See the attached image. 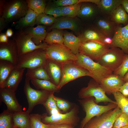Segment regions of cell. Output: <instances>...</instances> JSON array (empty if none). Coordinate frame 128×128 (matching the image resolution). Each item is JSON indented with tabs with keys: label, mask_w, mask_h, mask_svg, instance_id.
Instances as JSON below:
<instances>
[{
	"label": "cell",
	"mask_w": 128,
	"mask_h": 128,
	"mask_svg": "<svg viewBox=\"0 0 128 128\" xmlns=\"http://www.w3.org/2000/svg\"><path fill=\"white\" fill-rule=\"evenodd\" d=\"M76 55L77 59L75 63L88 70L91 77L100 84L104 78L113 73L112 71L85 55L79 53Z\"/></svg>",
	"instance_id": "1"
},
{
	"label": "cell",
	"mask_w": 128,
	"mask_h": 128,
	"mask_svg": "<svg viewBox=\"0 0 128 128\" xmlns=\"http://www.w3.org/2000/svg\"><path fill=\"white\" fill-rule=\"evenodd\" d=\"M78 101L86 114V116L81 122L80 128H83L93 117L114 109L117 106V104L112 103H109L106 105H98L96 103L94 97L82 99Z\"/></svg>",
	"instance_id": "2"
},
{
	"label": "cell",
	"mask_w": 128,
	"mask_h": 128,
	"mask_svg": "<svg viewBox=\"0 0 128 128\" xmlns=\"http://www.w3.org/2000/svg\"><path fill=\"white\" fill-rule=\"evenodd\" d=\"M29 9L26 0L5 1L0 17L3 18L7 23H13L24 16Z\"/></svg>",
	"instance_id": "3"
},
{
	"label": "cell",
	"mask_w": 128,
	"mask_h": 128,
	"mask_svg": "<svg viewBox=\"0 0 128 128\" xmlns=\"http://www.w3.org/2000/svg\"><path fill=\"white\" fill-rule=\"evenodd\" d=\"M48 59L45 50L39 49L19 56L17 67L33 69L44 66Z\"/></svg>",
	"instance_id": "4"
},
{
	"label": "cell",
	"mask_w": 128,
	"mask_h": 128,
	"mask_svg": "<svg viewBox=\"0 0 128 128\" xmlns=\"http://www.w3.org/2000/svg\"><path fill=\"white\" fill-rule=\"evenodd\" d=\"M79 112L78 106L75 105L69 112L65 114H59L48 116L46 113L42 115L41 121L47 125L67 124L74 127L79 121L78 114Z\"/></svg>",
	"instance_id": "5"
},
{
	"label": "cell",
	"mask_w": 128,
	"mask_h": 128,
	"mask_svg": "<svg viewBox=\"0 0 128 128\" xmlns=\"http://www.w3.org/2000/svg\"><path fill=\"white\" fill-rule=\"evenodd\" d=\"M44 50L48 58L62 64L69 62H74L77 59L76 55L73 53L64 44L48 45Z\"/></svg>",
	"instance_id": "6"
},
{
	"label": "cell",
	"mask_w": 128,
	"mask_h": 128,
	"mask_svg": "<svg viewBox=\"0 0 128 128\" xmlns=\"http://www.w3.org/2000/svg\"><path fill=\"white\" fill-rule=\"evenodd\" d=\"M106 94L100 84L92 79L90 80L87 87L80 90L78 93V96L81 99L94 97L97 104L101 102L106 104L109 102L116 104V101L111 100Z\"/></svg>",
	"instance_id": "7"
},
{
	"label": "cell",
	"mask_w": 128,
	"mask_h": 128,
	"mask_svg": "<svg viewBox=\"0 0 128 128\" xmlns=\"http://www.w3.org/2000/svg\"><path fill=\"white\" fill-rule=\"evenodd\" d=\"M13 39L16 43L19 56L37 49H44L48 45L44 42L39 45H36L31 36L23 30H18L14 35Z\"/></svg>",
	"instance_id": "8"
},
{
	"label": "cell",
	"mask_w": 128,
	"mask_h": 128,
	"mask_svg": "<svg viewBox=\"0 0 128 128\" xmlns=\"http://www.w3.org/2000/svg\"><path fill=\"white\" fill-rule=\"evenodd\" d=\"M122 113L118 106L91 119L83 128H112L117 118Z\"/></svg>",
	"instance_id": "9"
},
{
	"label": "cell",
	"mask_w": 128,
	"mask_h": 128,
	"mask_svg": "<svg viewBox=\"0 0 128 128\" xmlns=\"http://www.w3.org/2000/svg\"><path fill=\"white\" fill-rule=\"evenodd\" d=\"M126 54L119 48H110L95 61L113 72L121 64Z\"/></svg>",
	"instance_id": "10"
},
{
	"label": "cell",
	"mask_w": 128,
	"mask_h": 128,
	"mask_svg": "<svg viewBox=\"0 0 128 128\" xmlns=\"http://www.w3.org/2000/svg\"><path fill=\"white\" fill-rule=\"evenodd\" d=\"M30 81L29 79L26 78L24 87V92L28 103V107L27 111L29 114L37 105H43L51 92L44 90H39L33 89L30 85Z\"/></svg>",
	"instance_id": "11"
},
{
	"label": "cell",
	"mask_w": 128,
	"mask_h": 128,
	"mask_svg": "<svg viewBox=\"0 0 128 128\" xmlns=\"http://www.w3.org/2000/svg\"><path fill=\"white\" fill-rule=\"evenodd\" d=\"M62 75L58 87L60 89L69 82L82 76L91 77L89 72L78 65L74 62L67 63L62 64Z\"/></svg>",
	"instance_id": "12"
},
{
	"label": "cell",
	"mask_w": 128,
	"mask_h": 128,
	"mask_svg": "<svg viewBox=\"0 0 128 128\" xmlns=\"http://www.w3.org/2000/svg\"><path fill=\"white\" fill-rule=\"evenodd\" d=\"M110 48L108 45L100 42L87 41L81 43L79 53L96 61L99 59Z\"/></svg>",
	"instance_id": "13"
},
{
	"label": "cell",
	"mask_w": 128,
	"mask_h": 128,
	"mask_svg": "<svg viewBox=\"0 0 128 128\" xmlns=\"http://www.w3.org/2000/svg\"><path fill=\"white\" fill-rule=\"evenodd\" d=\"M18 57L17 46L13 39L0 43V60L9 61L16 66Z\"/></svg>",
	"instance_id": "14"
},
{
	"label": "cell",
	"mask_w": 128,
	"mask_h": 128,
	"mask_svg": "<svg viewBox=\"0 0 128 128\" xmlns=\"http://www.w3.org/2000/svg\"><path fill=\"white\" fill-rule=\"evenodd\" d=\"M0 97L1 101L6 105L7 110L12 113L22 111V106L17 100L15 92L5 88H0Z\"/></svg>",
	"instance_id": "15"
},
{
	"label": "cell",
	"mask_w": 128,
	"mask_h": 128,
	"mask_svg": "<svg viewBox=\"0 0 128 128\" xmlns=\"http://www.w3.org/2000/svg\"><path fill=\"white\" fill-rule=\"evenodd\" d=\"M120 48L125 54H128V24L124 26H119L112 38L110 48Z\"/></svg>",
	"instance_id": "16"
},
{
	"label": "cell",
	"mask_w": 128,
	"mask_h": 128,
	"mask_svg": "<svg viewBox=\"0 0 128 128\" xmlns=\"http://www.w3.org/2000/svg\"><path fill=\"white\" fill-rule=\"evenodd\" d=\"M125 83L123 78L113 73L104 78L100 84L105 93L110 95L119 91Z\"/></svg>",
	"instance_id": "17"
},
{
	"label": "cell",
	"mask_w": 128,
	"mask_h": 128,
	"mask_svg": "<svg viewBox=\"0 0 128 128\" xmlns=\"http://www.w3.org/2000/svg\"><path fill=\"white\" fill-rule=\"evenodd\" d=\"M50 81L58 86L62 75V64L48 58L44 65Z\"/></svg>",
	"instance_id": "18"
},
{
	"label": "cell",
	"mask_w": 128,
	"mask_h": 128,
	"mask_svg": "<svg viewBox=\"0 0 128 128\" xmlns=\"http://www.w3.org/2000/svg\"><path fill=\"white\" fill-rule=\"evenodd\" d=\"M122 0H90V2L95 4L98 8L99 12L104 17L110 19L114 11L121 4Z\"/></svg>",
	"instance_id": "19"
},
{
	"label": "cell",
	"mask_w": 128,
	"mask_h": 128,
	"mask_svg": "<svg viewBox=\"0 0 128 128\" xmlns=\"http://www.w3.org/2000/svg\"><path fill=\"white\" fill-rule=\"evenodd\" d=\"M96 25L97 29L106 37L111 38L119 27L110 19L104 17L98 18Z\"/></svg>",
	"instance_id": "20"
},
{
	"label": "cell",
	"mask_w": 128,
	"mask_h": 128,
	"mask_svg": "<svg viewBox=\"0 0 128 128\" xmlns=\"http://www.w3.org/2000/svg\"><path fill=\"white\" fill-rule=\"evenodd\" d=\"M25 69V68L16 67L7 79L5 88L15 92L22 80Z\"/></svg>",
	"instance_id": "21"
},
{
	"label": "cell",
	"mask_w": 128,
	"mask_h": 128,
	"mask_svg": "<svg viewBox=\"0 0 128 128\" xmlns=\"http://www.w3.org/2000/svg\"><path fill=\"white\" fill-rule=\"evenodd\" d=\"M38 14L29 8L26 14L17 21L13 23V26L17 30H23L27 28L33 27Z\"/></svg>",
	"instance_id": "22"
},
{
	"label": "cell",
	"mask_w": 128,
	"mask_h": 128,
	"mask_svg": "<svg viewBox=\"0 0 128 128\" xmlns=\"http://www.w3.org/2000/svg\"><path fill=\"white\" fill-rule=\"evenodd\" d=\"M46 26L38 25L35 27L27 28L23 31L29 35L32 38L33 42L37 45H39L44 41L47 34Z\"/></svg>",
	"instance_id": "23"
},
{
	"label": "cell",
	"mask_w": 128,
	"mask_h": 128,
	"mask_svg": "<svg viewBox=\"0 0 128 128\" xmlns=\"http://www.w3.org/2000/svg\"><path fill=\"white\" fill-rule=\"evenodd\" d=\"M64 44L71 52L76 55L79 53V49L81 43L79 37L71 33L65 32L63 34Z\"/></svg>",
	"instance_id": "24"
},
{
	"label": "cell",
	"mask_w": 128,
	"mask_h": 128,
	"mask_svg": "<svg viewBox=\"0 0 128 128\" xmlns=\"http://www.w3.org/2000/svg\"><path fill=\"white\" fill-rule=\"evenodd\" d=\"M78 28V24L75 20L66 17L57 18L56 21L51 25L50 29H56L60 30L68 29L76 32L77 31Z\"/></svg>",
	"instance_id": "25"
},
{
	"label": "cell",
	"mask_w": 128,
	"mask_h": 128,
	"mask_svg": "<svg viewBox=\"0 0 128 128\" xmlns=\"http://www.w3.org/2000/svg\"><path fill=\"white\" fill-rule=\"evenodd\" d=\"M29 114L27 111L13 113L14 128H30Z\"/></svg>",
	"instance_id": "26"
},
{
	"label": "cell",
	"mask_w": 128,
	"mask_h": 128,
	"mask_svg": "<svg viewBox=\"0 0 128 128\" xmlns=\"http://www.w3.org/2000/svg\"><path fill=\"white\" fill-rule=\"evenodd\" d=\"M79 37L81 43L89 41H95L105 44L104 41L107 37L96 28L85 30Z\"/></svg>",
	"instance_id": "27"
},
{
	"label": "cell",
	"mask_w": 128,
	"mask_h": 128,
	"mask_svg": "<svg viewBox=\"0 0 128 128\" xmlns=\"http://www.w3.org/2000/svg\"><path fill=\"white\" fill-rule=\"evenodd\" d=\"M15 67V65L9 61L0 60V88H5L7 79Z\"/></svg>",
	"instance_id": "28"
},
{
	"label": "cell",
	"mask_w": 128,
	"mask_h": 128,
	"mask_svg": "<svg viewBox=\"0 0 128 128\" xmlns=\"http://www.w3.org/2000/svg\"><path fill=\"white\" fill-rule=\"evenodd\" d=\"M30 81L37 89L55 92H58L60 91V89L58 86L50 80L34 78Z\"/></svg>",
	"instance_id": "29"
},
{
	"label": "cell",
	"mask_w": 128,
	"mask_h": 128,
	"mask_svg": "<svg viewBox=\"0 0 128 128\" xmlns=\"http://www.w3.org/2000/svg\"><path fill=\"white\" fill-rule=\"evenodd\" d=\"M110 19L118 25L123 24L125 26L128 24V14L121 4L114 11Z\"/></svg>",
	"instance_id": "30"
},
{
	"label": "cell",
	"mask_w": 128,
	"mask_h": 128,
	"mask_svg": "<svg viewBox=\"0 0 128 128\" xmlns=\"http://www.w3.org/2000/svg\"><path fill=\"white\" fill-rule=\"evenodd\" d=\"M26 77L31 80L34 78L50 81L44 66L33 69H27Z\"/></svg>",
	"instance_id": "31"
},
{
	"label": "cell",
	"mask_w": 128,
	"mask_h": 128,
	"mask_svg": "<svg viewBox=\"0 0 128 128\" xmlns=\"http://www.w3.org/2000/svg\"><path fill=\"white\" fill-rule=\"evenodd\" d=\"M63 34L61 30L57 29L53 30L47 34L44 42L48 45H63Z\"/></svg>",
	"instance_id": "32"
},
{
	"label": "cell",
	"mask_w": 128,
	"mask_h": 128,
	"mask_svg": "<svg viewBox=\"0 0 128 128\" xmlns=\"http://www.w3.org/2000/svg\"><path fill=\"white\" fill-rule=\"evenodd\" d=\"M81 5L82 3H78L69 6L60 7L63 16L71 18L78 16Z\"/></svg>",
	"instance_id": "33"
},
{
	"label": "cell",
	"mask_w": 128,
	"mask_h": 128,
	"mask_svg": "<svg viewBox=\"0 0 128 128\" xmlns=\"http://www.w3.org/2000/svg\"><path fill=\"white\" fill-rule=\"evenodd\" d=\"M116 100L117 106L121 110L122 113L128 115V98L119 91L112 93Z\"/></svg>",
	"instance_id": "34"
},
{
	"label": "cell",
	"mask_w": 128,
	"mask_h": 128,
	"mask_svg": "<svg viewBox=\"0 0 128 128\" xmlns=\"http://www.w3.org/2000/svg\"><path fill=\"white\" fill-rule=\"evenodd\" d=\"M12 114L7 110L0 115V128H14Z\"/></svg>",
	"instance_id": "35"
},
{
	"label": "cell",
	"mask_w": 128,
	"mask_h": 128,
	"mask_svg": "<svg viewBox=\"0 0 128 128\" xmlns=\"http://www.w3.org/2000/svg\"><path fill=\"white\" fill-rule=\"evenodd\" d=\"M89 4L82 5L78 16L84 18H90L94 15L96 13L98 7Z\"/></svg>",
	"instance_id": "36"
},
{
	"label": "cell",
	"mask_w": 128,
	"mask_h": 128,
	"mask_svg": "<svg viewBox=\"0 0 128 128\" xmlns=\"http://www.w3.org/2000/svg\"><path fill=\"white\" fill-rule=\"evenodd\" d=\"M29 8L31 9L38 15L44 13L46 5L45 1L43 0H27Z\"/></svg>",
	"instance_id": "37"
},
{
	"label": "cell",
	"mask_w": 128,
	"mask_h": 128,
	"mask_svg": "<svg viewBox=\"0 0 128 128\" xmlns=\"http://www.w3.org/2000/svg\"><path fill=\"white\" fill-rule=\"evenodd\" d=\"M56 18L53 16L42 13L38 15L35 22V24L44 26L52 25L55 22Z\"/></svg>",
	"instance_id": "38"
},
{
	"label": "cell",
	"mask_w": 128,
	"mask_h": 128,
	"mask_svg": "<svg viewBox=\"0 0 128 128\" xmlns=\"http://www.w3.org/2000/svg\"><path fill=\"white\" fill-rule=\"evenodd\" d=\"M42 115L38 114H29L30 128H48V125L41 121Z\"/></svg>",
	"instance_id": "39"
},
{
	"label": "cell",
	"mask_w": 128,
	"mask_h": 128,
	"mask_svg": "<svg viewBox=\"0 0 128 128\" xmlns=\"http://www.w3.org/2000/svg\"><path fill=\"white\" fill-rule=\"evenodd\" d=\"M44 13L52 16L56 18L63 16L60 7L55 5L53 3L52 4L46 5Z\"/></svg>",
	"instance_id": "40"
},
{
	"label": "cell",
	"mask_w": 128,
	"mask_h": 128,
	"mask_svg": "<svg viewBox=\"0 0 128 128\" xmlns=\"http://www.w3.org/2000/svg\"><path fill=\"white\" fill-rule=\"evenodd\" d=\"M54 92L50 93L46 101L43 105L48 113L53 109H59L56 105L55 96L54 95Z\"/></svg>",
	"instance_id": "41"
},
{
	"label": "cell",
	"mask_w": 128,
	"mask_h": 128,
	"mask_svg": "<svg viewBox=\"0 0 128 128\" xmlns=\"http://www.w3.org/2000/svg\"><path fill=\"white\" fill-rule=\"evenodd\" d=\"M128 71V55L126 54L125 58L121 65L113 73L123 78Z\"/></svg>",
	"instance_id": "42"
},
{
	"label": "cell",
	"mask_w": 128,
	"mask_h": 128,
	"mask_svg": "<svg viewBox=\"0 0 128 128\" xmlns=\"http://www.w3.org/2000/svg\"><path fill=\"white\" fill-rule=\"evenodd\" d=\"M128 126V115L122 113L115 121L112 128H119Z\"/></svg>",
	"instance_id": "43"
},
{
	"label": "cell",
	"mask_w": 128,
	"mask_h": 128,
	"mask_svg": "<svg viewBox=\"0 0 128 128\" xmlns=\"http://www.w3.org/2000/svg\"><path fill=\"white\" fill-rule=\"evenodd\" d=\"M79 3V0H58L54 1L53 3L59 7H64Z\"/></svg>",
	"instance_id": "44"
},
{
	"label": "cell",
	"mask_w": 128,
	"mask_h": 128,
	"mask_svg": "<svg viewBox=\"0 0 128 128\" xmlns=\"http://www.w3.org/2000/svg\"><path fill=\"white\" fill-rule=\"evenodd\" d=\"M48 128H74L71 125L67 124L48 125Z\"/></svg>",
	"instance_id": "45"
},
{
	"label": "cell",
	"mask_w": 128,
	"mask_h": 128,
	"mask_svg": "<svg viewBox=\"0 0 128 128\" xmlns=\"http://www.w3.org/2000/svg\"><path fill=\"white\" fill-rule=\"evenodd\" d=\"M119 91L124 96L128 98V82L125 83Z\"/></svg>",
	"instance_id": "46"
},
{
	"label": "cell",
	"mask_w": 128,
	"mask_h": 128,
	"mask_svg": "<svg viewBox=\"0 0 128 128\" xmlns=\"http://www.w3.org/2000/svg\"><path fill=\"white\" fill-rule=\"evenodd\" d=\"M56 104L58 108L64 112H66L65 109L60 101V98L55 96Z\"/></svg>",
	"instance_id": "47"
},
{
	"label": "cell",
	"mask_w": 128,
	"mask_h": 128,
	"mask_svg": "<svg viewBox=\"0 0 128 128\" xmlns=\"http://www.w3.org/2000/svg\"><path fill=\"white\" fill-rule=\"evenodd\" d=\"M60 99L66 112L70 108V104L69 102H68L66 100L61 98H60Z\"/></svg>",
	"instance_id": "48"
},
{
	"label": "cell",
	"mask_w": 128,
	"mask_h": 128,
	"mask_svg": "<svg viewBox=\"0 0 128 128\" xmlns=\"http://www.w3.org/2000/svg\"><path fill=\"white\" fill-rule=\"evenodd\" d=\"M7 23L5 19L2 17L0 18V32L3 30L5 27Z\"/></svg>",
	"instance_id": "49"
},
{
	"label": "cell",
	"mask_w": 128,
	"mask_h": 128,
	"mask_svg": "<svg viewBox=\"0 0 128 128\" xmlns=\"http://www.w3.org/2000/svg\"><path fill=\"white\" fill-rule=\"evenodd\" d=\"M9 40L6 34L2 33L0 35V42L5 43L7 42Z\"/></svg>",
	"instance_id": "50"
},
{
	"label": "cell",
	"mask_w": 128,
	"mask_h": 128,
	"mask_svg": "<svg viewBox=\"0 0 128 128\" xmlns=\"http://www.w3.org/2000/svg\"><path fill=\"white\" fill-rule=\"evenodd\" d=\"M121 5L126 12L128 13V0H122Z\"/></svg>",
	"instance_id": "51"
},
{
	"label": "cell",
	"mask_w": 128,
	"mask_h": 128,
	"mask_svg": "<svg viewBox=\"0 0 128 128\" xmlns=\"http://www.w3.org/2000/svg\"><path fill=\"white\" fill-rule=\"evenodd\" d=\"M13 32L12 30L10 28L7 29L6 33V34L8 37H10L13 35Z\"/></svg>",
	"instance_id": "52"
},
{
	"label": "cell",
	"mask_w": 128,
	"mask_h": 128,
	"mask_svg": "<svg viewBox=\"0 0 128 128\" xmlns=\"http://www.w3.org/2000/svg\"><path fill=\"white\" fill-rule=\"evenodd\" d=\"M123 79L125 83L128 82V71L125 75Z\"/></svg>",
	"instance_id": "53"
},
{
	"label": "cell",
	"mask_w": 128,
	"mask_h": 128,
	"mask_svg": "<svg viewBox=\"0 0 128 128\" xmlns=\"http://www.w3.org/2000/svg\"><path fill=\"white\" fill-rule=\"evenodd\" d=\"M119 128H128V126L122 127Z\"/></svg>",
	"instance_id": "54"
},
{
	"label": "cell",
	"mask_w": 128,
	"mask_h": 128,
	"mask_svg": "<svg viewBox=\"0 0 128 128\" xmlns=\"http://www.w3.org/2000/svg\"></svg>",
	"instance_id": "55"
},
{
	"label": "cell",
	"mask_w": 128,
	"mask_h": 128,
	"mask_svg": "<svg viewBox=\"0 0 128 128\" xmlns=\"http://www.w3.org/2000/svg\"></svg>",
	"instance_id": "56"
}]
</instances>
